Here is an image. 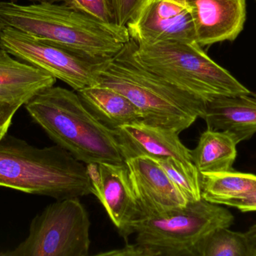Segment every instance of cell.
Listing matches in <instances>:
<instances>
[{"mask_svg": "<svg viewBox=\"0 0 256 256\" xmlns=\"http://www.w3.org/2000/svg\"><path fill=\"white\" fill-rule=\"evenodd\" d=\"M237 144L226 132L204 131L198 144L190 150L192 160L200 173L232 171L237 157Z\"/></svg>", "mask_w": 256, "mask_h": 256, "instance_id": "17", "label": "cell"}, {"mask_svg": "<svg viewBox=\"0 0 256 256\" xmlns=\"http://www.w3.org/2000/svg\"><path fill=\"white\" fill-rule=\"evenodd\" d=\"M162 167L170 180L186 197L188 202L201 200L200 173L194 162L176 158L152 157Z\"/></svg>", "mask_w": 256, "mask_h": 256, "instance_id": "19", "label": "cell"}, {"mask_svg": "<svg viewBox=\"0 0 256 256\" xmlns=\"http://www.w3.org/2000/svg\"><path fill=\"white\" fill-rule=\"evenodd\" d=\"M92 195L106 210L118 233L127 240L134 234L137 221L142 213L131 186L126 164L108 162L86 164Z\"/></svg>", "mask_w": 256, "mask_h": 256, "instance_id": "9", "label": "cell"}, {"mask_svg": "<svg viewBox=\"0 0 256 256\" xmlns=\"http://www.w3.org/2000/svg\"><path fill=\"white\" fill-rule=\"evenodd\" d=\"M90 216L79 198L46 206L30 225L26 238L2 256H87L90 254Z\"/></svg>", "mask_w": 256, "mask_h": 256, "instance_id": "7", "label": "cell"}, {"mask_svg": "<svg viewBox=\"0 0 256 256\" xmlns=\"http://www.w3.org/2000/svg\"><path fill=\"white\" fill-rule=\"evenodd\" d=\"M9 2H12V3H18L20 0H8ZM25 1L30 2L31 3H56L60 2V0H25Z\"/></svg>", "mask_w": 256, "mask_h": 256, "instance_id": "27", "label": "cell"}, {"mask_svg": "<svg viewBox=\"0 0 256 256\" xmlns=\"http://www.w3.org/2000/svg\"><path fill=\"white\" fill-rule=\"evenodd\" d=\"M126 164L142 217L162 214L188 204L186 197L153 158L136 156L128 159Z\"/></svg>", "mask_w": 256, "mask_h": 256, "instance_id": "11", "label": "cell"}, {"mask_svg": "<svg viewBox=\"0 0 256 256\" xmlns=\"http://www.w3.org/2000/svg\"><path fill=\"white\" fill-rule=\"evenodd\" d=\"M8 27L102 63L130 40L127 27L98 21L57 3L0 2V33Z\"/></svg>", "mask_w": 256, "mask_h": 256, "instance_id": "1", "label": "cell"}, {"mask_svg": "<svg viewBox=\"0 0 256 256\" xmlns=\"http://www.w3.org/2000/svg\"><path fill=\"white\" fill-rule=\"evenodd\" d=\"M202 198L221 205L226 200L239 198L256 191V175L234 170L200 173Z\"/></svg>", "mask_w": 256, "mask_h": 256, "instance_id": "18", "label": "cell"}, {"mask_svg": "<svg viewBox=\"0 0 256 256\" xmlns=\"http://www.w3.org/2000/svg\"><path fill=\"white\" fill-rule=\"evenodd\" d=\"M21 106L0 102V140L8 134L14 116Z\"/></svg>", "mask_w": 256, "mask_h": 256, "instance_id": "23", "label": "cell"}, {"mask_svg": "<svg viewBox=\"0 0 256 256\" xmlns=\"http://www.w3.org/2000/svg\"><path fill=\"white\" fill-rule=\"evenodd\" d=\"M153 0H112L116 24L126 27Z\"/></svg>", "mask_w": 256, "mask_h": 256, "instance_id": "22", "label": "cell"}, {"mask_svg": "<svg viewBox=\"0 0 256 256\" xmlns=\"http://www.w3.org/2000/svg\"><path fill=\"white\" fill-rule=\"evenodd\" d=\"M124 160L136 156L176 158L192 162L190 150L176 131L140 120L116 129Z\"/></svg>", "mask_w": 256, "mask_h": 256, "instance_id": "13", "label": "cell"}, {"mask_svg": "<svg viewBox=\"0 0 256 256\" xmlns=\"http://www.w3.org/2000/svg\"><path fill=\"white\" fill-rule=\"evenodd\" d=\"M84 106L109 129L141 120L138 108L122 93L106 86L96 84L76 91Z\"/></svg>", "mask_w": 256, "mask_h": 256, "instance_id": "16", "label": "cell"}, {"mask_svg": "<svg viewBox=\"0 0 256 256\" xmlns=\"http://www.w3.org/2000/svg\"><path fill=\"white\" fill-rule=\"evenodd\" d=\"M202 119L208 129L226 132L236 144L256 133V93L220 96L206 103Z\"/></svg>", "mask_w": 256, "mask_h": 256, "instance_id": "14", "label": "cell"}, {"mask_svg": "<svg viewBox=\"0 0 256 256\" xmlns=\"http://www.w3.org/2000/svg\"><path fill=\"white\" fill-rule=\"evenodd\" d=\"M0 36L2 50L48 72L74 91L98 84L99 69L104 62L94 61L10 27L2 30Z\"/></svg>", "mask_w": 256, "mask_h": 256, "instance_id": "8", "label": "cell"}, {"mask_svg": "<svg viewBox=\"0 0 256 256\" xmlns=\"http://www.w3.org/2000/svg\"><path fill=\"white\" fill-rule=\"evenodd\" d=\"M2 51V48L1 46V36H0V52H1Z\"/></svg>", "mask_w": 256, "mask_h": 256, "instance_id": "28", "label": "cell"}, {"mask_svg": "<svg viewBox=\"0 0 256 256\" xmlns=\"http://www.w3.org/2000/svg\"><path fill=\"white\" fill-rule=\"evenodd\" d=\"M131 40L136 45L158 42H196L188 0H153L128 23Z\"/></svg>", "mask_w": 256, "mask_h": 256, "instance_id": "10", "label": "cell"}, {"mask_svg": "<svg viewBox=\"0 0 256 256\" xmlns=\"http://www.w3.org/2000/svg\"><path fill=\"white\" fill-rule=\"evenodd\" d=\"M24 106L56 145L86 165L126 163L116 132L98 121L76 92L52 86Z\"/></svg>", "mask_w": 256, "mask_h": 256, "instance_id": "3", "label": "cell"}, {"mask_svg": "<svg viewBox=\"0 0 256 256\" xmlns=\"http://www.w3.org/2000/svg\"><path fill=\"white\" fill-rule=\"evenodd\" d=\"M221 205L236 207L244 213L256 211V191L239 198L226 200Z\"/></svg>", "mask_w": 256, "mask_h": 256, "instance_id": "24", "label": "cell"}, {"mask_svg": "<svg viewBox=\"0 0 256 256\" xmlns=\"http://www.w3.org/2000/svg\"></svg>", "mask_w": 256, "mask_h": 256, "instance_id": "29", "label": "cell"}, {"mask_svg": "<svg viewBox=\"0 0 256 256\" xmlns=\"http://www.w3.org/2000/svg\"><path fill=\"white\" fill-rule=\"evenodd\" d=\"M197 256H249L244 233L220 228L200 243Z\"/></svg>", "mask_w": 256, "mask_h": 256, "instance_id": "20", "label": "cell"}, {"mask_svg": "<svg viewBox=\"0 0 256 256\" xmlns=\"http://www.w3.org/2000/svg\"><path fill=\"white\" fill-rule=\"evenodd\" d=\"M63 5L102 22L115 23L112 0H60Z\"/></svg>", "mask_w": 256, "mask_h": 256, "instance_id": "21", "label": "cell"}, {"mask_svg": "<svg viewBox=\"0 0 256 256\" xmlns=\"http://www.w3.org/2000/svg\"><path fill=\"white\" fill-rule=\"evenodd\" d=\"M98 255L106 256H146L144 251L137 243L126 244L122 249H114L108 252H100Z\"/></svg>", "mask_w": 256, "mask_h": 256, "instance_id": "25", "label": "cell"}, {"mask_svg": "<svg viewBox=\"0 0 256 256\" xmlns=\"http://www.w3.org/2000/svg\"><path fill=\"white\" fill-rule=\"evenodd\" d=\"M136 42L124 45L99 69L98 84L122 93L141 120L180 134L202 118L206 102L146 69L135 57Z\"/></svg>", "mask_w": 256, "mask_h": 256, "instance_id": "2", "label": "cell"}, {"mask_svg": "<svg viewBox=\"0 0 256 256\" xmlns=\"http://www.w3.org/2000/svg\"><path fill=\"white\" fill-rule=\"evenodd\" d=\"M196 42L202 48L233 42L243 31L246 0H188Z\"/></svg>", "mask_w": 256, "mask_h": 256, "instance_id": "12", "label": "cell"}, {"mask_svg": "<svg viewBox=\"0 0 256 256\" xmlns=\"http://www.w3.org/2000/svg\"><path fill=\"white\" fill-rule=\"evenodd\" d=\"M234 221L230 210L202 198L162 214L144 216L134 225V232L146 256H197L198 246L208 234L230 228Z\"/></svg>", "mask_w": 256, "mask_h": 256, "instance_id": "6", "label": "cell"}, {"mask_svg": "<svg viewBox=\"0 0 256 256\" xmlns=\"http://www.w3.org/2000/svg\"><path fill=\"white\" fill-rule=\"evenodd\" d=\"M244 234L248 241L249 256H256V224L251 226Z\"/></svg>", "mask_w": 256, "mask_h": 256, "instance_id": "26", "label": "cell"}, {"mask_svg": "<svg viewBox=\"0 0 256 256\" xmlns=\"http://www.w3.org/2000/svg\"><path fill=\"white\" fill-rule=\"evenodd\" d=\"M56 80L4 50L0 52V102L22 106L40 92L55 85Z\"/></svg>", "mask_w": 256, "mask_h": 256, "instance_id": "15", "label": "cell"}, {"mask_svg": "<svg viewBox=\"0 0 256 256\" xmlns=\"http://www.w3.org/2000/svg\"><path fill=\"white\" fill-rule=\"evenodd\" d=\"M198 43H136L135 57L146 69L202 100L250 92L214 61Z\"/></svg>", "mask_w": 256, "mask_h": 256, "instance_id": "5", "label": "cell"}, {"mask_svg": "<svg viewBox=\"0 0 256 256\" xmlns=\"http://www.w3.org/2000/svg\"><path fill=\"white\" fill-rule=\"evenodd\" d=\"M0 186L56 200L92 194L85 163L56 144L40 148L8 134L0 140Z\"/></svg>", "mask_w": 256, "mask_h": 256, "instance_id": "4", "label": "cell"}]
</instances>
